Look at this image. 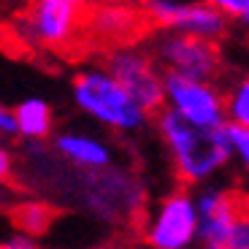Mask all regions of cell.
<instances>
[{
	"label": "cell",
	"instance_id": "6da1fadb",
	"mask_svg": "<svg viewBox=\"0 0 249 249\" xmlns=\"http://www.w3.org/2000/svg\"><path fill=\"white\" fill-rule=\"evenodd\" d=\"M222 124L203 127V124H195L190 119L179 117L165 106L155 111L157 136H160L162 146L171 157L179 184L198 187L203 181H212L219 171L228 168L231 146H228V136H225Z\"/></svg>",
	"mask_w": 249,
	"mask_h": 249
},
{
	"label": "cell",
	"instance_id": "7a4b0ae2",
	"mask_svg": "<svg viewBox=\"0 0 249 249\" xmlns=\"http://www.w3.org/2000/svg\"><path fill=\"white\" fill-rule=\"evenodd\" d=\"M73 103L84 117L114 133H138L149 124L152 114L133 98L106 68H87L73 76Z\"/></svg>",
	"mask_w": 249,
	"mask_h": 249
},
{
	"label": "cell",
	"instance_id": "3957f363",
	"mask_svg": "<svg viewBox=\"0 0 249 249\" xmlns=\"http://www.w3.org/2000/svg\"><path fill=\"white\" fill-rule=\"evenodd\" d=\"M81 179V203L89 214L103 222L119 225L127 231H136L138 219L143 217L149 198L146 184L138 174L117 165H106L98 171H84Z\"/></svg>",
	"mask_w": 249,
	"mask_h": 249
},
{
	"label": "cell",
	"instance_id": "277c9868",
	"mask_svg": "<svg viewBox=\"0 0 249 249\" xmlns=\"http://www.w3.org/2000/svg\"><path fill=\"white\" fill-rule=\"evenodd\" d=\"M136 231L149 249H198V206L190 187L181 184L146 206Z\"/></svg>",
	"mask_w": 249,
	"mask_h": 249
},
{
	"label": "cell",
	"instance_id": "5b68a950",
	"mask_svg": "<svg viewBox=\"0 0 249 249\" xmlns=\"http://www.w3.org/2000/svg\"><path fill=\"white\" fill-rule=\"evenodd\" d=\"M149 52L157 60V65L168 73L209 81H219V76H222L219 46L217 41H209V38H198L176 30H160L152 38Z\"/></svg>",
	"mask_w": 249,
	"mask_h": 249
},
{
	"label": "cell",
	"instance_id": "8992f818",
	"mask_svg": "<svg viewBox=\"0 0 249 249\" xmlns=\"http://www.w3.org/2000/svg\"><path fill=\"white\" fill-rule=\"evenodd\" d=\"M138 14L149 19L160 30L190 33L209 41H222L231 33V19L219 8H214L209 0L203 3H184V0H141Z\"/></svg>",
	"mask_w": 249,
	"mask_h": 249
},
{
	"label": "cell",
	"instance_id": "52a82bcc",
	"mask_svg": "<svg viewBox=\"0 0 249 249\" xmlns=\"http://www.w3.org/2000/svg\"><path fill=\"white\" fill-rule=\"evenodd\" d=\"M162 106L203 127L225 122V92L219 81L162 71Z\"/></svg>",
	"mask_w": 249,
	"mask_h": 249
},
{
	"label": "cell",
	"instance_id": "ba28073f",
	"mask_svg": "<svg viewBox=\"0 0 249 249\" xmlns=\"http://www.w3.org/2000/svg\"><path fill=\"white\" fill-rule=\"evenodd\" d=\"M106 71L149 114L162 108V68L149 49L119 44L106 54Z\"/></svg>",
	"mask_w": 249,
	"mask_h": 249
},
{
	"label": "cell",
	"instance_id": "9c48e42d",
	"mask_svg": "<svg viewBox=\"0 0 249 249\" xmlns=\"http://www.w3.org/2000/svg\"><path fill=\"white\" fill-rule=\"evenodd\" d=\"M81 11L76 0H33L25 27L36 44L65 46L79 30Z\"/></svg>",
	"mask_w": 249,
	"mask_h": 249
},
{
	"label": "cell",
	"instance_id": "30bf717a",
	"mask_svg": "<svg viewBox=\"0 0 249 249\" xmlns=\"http://www.w3.org/2000/svg\"><path fill=\"white\" fill-rule=\"evenodd\" d=\"M54 152L65 165L76 171H98L114 162L111 146L84 133H60L54 138Z\"/></svg>",
	"mask_w": 249,
	"mask_h": 249
},
{
	"label": "cell",
	"instance_id": "8fae6325",
	"mask_svg": "<svg viewBox=\"0 0 249 249\" xmlns=\"http://www.w3.org/2000/svg\"><path fill=\"white\" fill-rule=\"evenodd\" d=\"M14 122H17V136L27 141H46L54 130V111L46 100L27 98L17 108H11Z\"/></svg>",
	"mask_w": 249,
	"mask_h": 249
},
{
	"label": "cell",
	"instance_id": "7c38bea8",
	"mask_svg": "<svg viewBox=\"0 0 249 249\" xmlns=\"http://www.w3.org/2000/svg\"><path fill=\"white\" fill-rule=\"evenodd\" d=\"M11 217H14V225H17L22 233H30V236H44L57 219V209L46 200H19V203H11Z\"/></svg>",
	"mask_w": 249,
	"mask_h": 249
},
{
	"label": "cell",
	"instance_id": "4fadbf2b",
	"mask_svg": "<svg viewBox=\"0 0 249 249\" xmlns=\"http://www.w3.org/2000/svg\"><path fill=\"white\" fill-rule=\"evenodd\" d=\"M89 27L98 33L100 38H111V41H119L127 33L136 30L138 25V14L130 11L124 6H100L89 14Z\"/></svg>",
	"mask_w": 249,
	"mask_h": 249
},
{
	"label": "cell",
	"instance_id": "5bb4252c",
	"mask_svg": "<svg viewBox=\"0 0 249 249\" xmlns=\"http://www.w3.org/2000/svg\"><path fill=\"white\" fill-rule=\"evenodd\" d=\"M225 92V119L249 127V71H241L228 81Z\"/></svg>",
	"mask_w": 249,
	"mask_h": 249
},
{
	"label": "cell",
	"instance_id": "9a60e30c",
	"mask_svg": "<svg viewBox=\"0 0 249 249\" xmlns=\"http://www.w3.org/2000/svg\"><path fill=\"white\" fill-rule=\"evenodd\" d=\"M225 136H228V146H231V160H236L244 171L249 174V127L225 119Z\"/></svg>",
	"mask_w": 249,
	"mask_h": 249
},
{
	"label": "cell",
	"instance_id": "2e32d148",
	"mask_svg": "<svg viewBox=\"0 0 249 249\" xmlns=\"http://www.w3.org/2000/svg\"><path fill=\"white\" fill-rule=\"evenodd\" d=\"M225 247L231 249H249V209H244L231 225V233L225 238Z\"/></svg>",
	"mask_w": 249,
	"mask_h": 249
},
{
	"label": "cell",
	"instance_id": "e0dca14e",
	"mask_svg": "<svg viewBox=\"0 0 249 249\" xmlns=\"http://www.w3.org/2000/svg\"><path fill=\"white\" fill-rule=\"evenodd\" d=\"M87 249H149L141 238H133V236H122V238H108V241H100L92 244Z\"/></svg>",
	"mask_w": 249,
	"mask_h": 249
},
{
	"label": "cell",
	"instance_id": "ac0fdd59",
	"mask_svg": "<svg viewBox=\"0 0 249 249\" xmlns=\"http://www.w3.org/2000/svg\"><path fill=\"white\" fill-rule=\"evenodd\" d=\"M209 3L219 8L228 19H238L244 11H249V0H209Z\"/></svg>",
	"mask_w": 249,
	"mask_h": 249
},
{
	"label": "cell",
	"instance_id": "d6986e66",
	"mask_svg": "<svg viewBox=\"0 0 249 249\" xmlns=\"http://www.w3.org/2000/svg\"><path fill=\"white\" fill-rule=\"evenodd\" d=\"M14 176H17V160H14V152L0 141V179L11 181Z\"/></svg>",
	"mask_w": 249,
	"mask_h": 249
},
{
	"label": "cell",
	"instance_id": "ffe728a7",
	"mask_svg": "<svg viewBox=\"0 0 249 249\" xmlns=\"http://www.w3.org/2000/svg\"><path fill=\"white\" fill-rule=\"evenodd\" d=\"M6 249H41V244H38L36 236H30V233H14V236H8L6 241Z\"/></svg>",
	"mask_w": 249,
	"mask_h": 249
},
{
	"label": "cell",
	"instance_id": "44dd1931",
	"mask_svg": "<svg viewBox=\"0 0 249 249\" xmlns=\"http://www.w3.org/2000/svg\"><path fill=\"white\" fill-rule=\"evenodd\" d=\"M0 136H17V122H14L11 108L0 106Z\"/></svg>",
	"mask_w": 249,
	"mask_h": 249
},
{
	"label": "cell",
	"instance_id": "7402d4cb",
	"mask_svg": "<svg viewBox=\"0 0 249 249\" xmlns=\"http://www.w3.org/2000/svg\"><path fill=\"white\" fill-rule=\"evenodd\" d=\"M11 200V190H8V181L0 179V206H6Z\"/></svg>",
	"mask_w": 249,
	"mask_h": 249
},
{
	"label": "cell",
	"instance_id": "603a6c76",
	"mask_svg": "<svg viewBox=\"0 0 249 249\" xmlns=\"http://www.w3.org/2000/svg\"><path fill=\"white\" fill-rule=\"evenodd\" d=\"M236 22H238V27H241V33H247V36H249V11H244Z\"/></svg>",
	"mask_w": 249,
	"mask_h": 249
},
{
	"label": "cell",
	"instance_id": "cb8c5ba5",
	"mask_svg": "<svg viewBox=\"0 0 249 249\" xmlns=\"http://www.w3.org/2000/svg\"><path fill=\"white\" fill-rule=\"evenodd\" d=\"M198 249H231V247H225V244H198Z\"/></svg>",
	"mask_w": 249,
	"mask_h": 249
},
{
	"label": "cell",
	"instance_id": "d4e9b609",
	"mask_svg": "<svg viewBox=\"0 0 249 249\" xmlns=\"http://www.w3.org/2000/svg\"><path fill=\"white\" fill-rule=\"evenodd\" d=\"M76 3H79V6H84V8H87L89 3H92V0H76Z\"/></svg>",
	"mask_w": 249,
	"mask_h": 249
},
{
	"label": "cell",
	"instance_id": "484cf974",
	"mask_svg": "<svg viewBox=\"0 0 249 249\" xmlns=\"http://www.w3.org/2000/svg\"><path fill=\"white\" fill-rule=\"evenodd\" d=\"M0 249H6V244H0Z\"/></svg>",
	"mask_w": 249,
	"mask_h": 249
}]
</instances>
